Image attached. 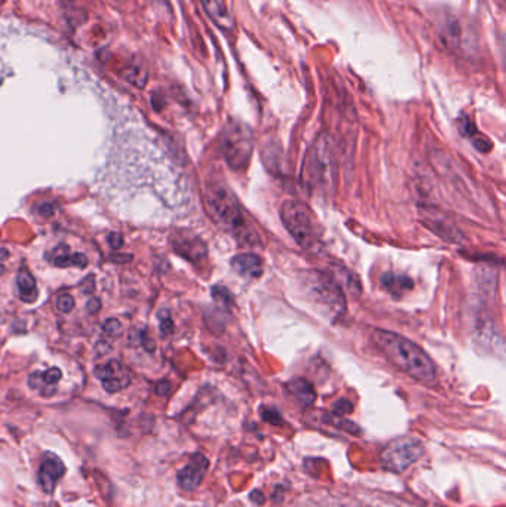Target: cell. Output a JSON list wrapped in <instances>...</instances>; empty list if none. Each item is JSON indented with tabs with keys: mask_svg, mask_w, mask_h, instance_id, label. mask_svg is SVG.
I'll return each instance as SVG.
<instances>
[{
	"mask_svg": "<svg viewBox=\"0 0 506 507\" xmlns=\"http://www.w3.org/2000/svg\"><path fill=\"white\" fill-rule=\"evenodd\" d=\"M373 340L383 355L402 373L422 383H432L437 378V368L429 355L419 344L400 334L376 330Z\"/></svg>",
	"mask_w": 506,
	"mask_h": 507,
	"instance_id": "cell-1",
	"label": "cell"
},
{
	"mask_svg": "<svg viewBox=\"0 0 506 507\" xmlns=\"http://www.w3.org/2000/svg\"><path fill=\"white\" fill-rule=\"evenodd\" d=\"M206 210L214 223L229 233L242 245L260 247L261 239L247 220L241 205L228 188L220 184H210L205 192Z\"/></svg>",
	"mask_w": 506,
	"mask_h": 507,
	"instance_id": "cell-2",
	"label": "cell"
},
{
	"mask_svg": "<svg viewBox=\"0 0 506 507\" xmlns=\"http://www.w3.org/2000/svg\"><path fill=\"white\" fill-rule=\"evenodd\" d=\"M284 227L297 245L303 249H315L321 242V227L309 208L299 201H285L279 210Z\"/></svg>",
	"mask_w": 506,
	"mask_h": 507,
	"instance_id": "cell-3",
	"label": "cell"
},
{
	"mask_svg": "<svg viewBox=\"0 0 506 507\" xmlns=\"http://www.w3.org/2000/svg\"><path fill=\"white\" fill-rule=\"evenodd\" d=\"M303 177L309 186L318 190H327L336 181V166H334V156L330 140L322 135L315 141L313 146L306 153Z\"/></svg>",
	"mask_w": 506,
	"mask_h": 507,
	"instance_id": "cell-4",
	"label": "cell"
},
{
	"mask_svg": "<svg viewBox=\"0 0 506 507\" xmlns=\"http://www.w3.org/2000/svg\"><path fill=\"white\" fill-rule=\"evenodd\" d=\"M304 277L307 295L316 306L327 312L331 319H336L345 313V293L330 275L322 273V271H309Z\"/></svg>",
	"mask_w": 506,
	"mask_h": 507,
	"instance_id": "cell-5",
	"label": "cell"
},
{
	"mask_svg": "<svg viewBox=\"0 0 506 507\" xmlns=\"http://www.w3.org/2000/svg\"><path fill=\"white\" fill-rule=\"evenodd\" d=\"M220 151L232 169H245L252 155L251 131L241 123H229L221 134Z\"/></svg>",
	"mask_w": 506,
	"mask_h": 507,
	"instance_id": "cell-6",
	"label": "cell"
},
{
	"mask_svg": "<svg viewBox=\"0 0 506 507\" xmlns=\"http://www.w3.org/2000/svg\"><path fill=\"white\" fill-rule=\"evenodd\" d=\"M424 454L423 442L413 436H402L389 442L382 452V463L392 472H404Z\"/></svg>",
	"mask_w": 506,
	"mask_h": 507,
	"instance_id": "cell-7",
	"label": "cell"
},
{
	"mask_svg": "<svg viewBox=\"0 0 506 507\" xmlns=\"http://www.w3.org/2000/svg\"><path fill=\"white\" fill-rule=\"evenodd\" d=\"M95 377L100 380L104 391L108 393H117L130 386L131 378L128 371L119 360H108L95 368Z\"/></svg>",
	"mask_w": 506,
	"mask_h": 507,
	"instance_id": "cell-8",
	"label": "cell"
},
{
	"mask_svg": "<svg viewBox=\"0 0 506 507\" xmlns=\"http://www.w3.org/2000/svg\"><path fill=\"white\" fill-rule=\"evenodd\" d=\"M66 473V465L58 456L52 454V452H47L43 456L39 470H38V482L42 488L43 493L52 494L56 490L57 484L60 479Z\"/></svg>",
	"mask_w": 506,
	"mask_h": 507,
	"instance_id": "cell-9",
	"label": "cell"
},
{
	"mask_svg": "<svg viewBox=\"0 0 506 507\" xmlns=\"http://www.w3.org/2000/svg\"><path fill=\"white\" fill-rule=\"evenodd\" d=\"M208 467H210V461L208 458L201 454V452H196L189 460V463L180 470L177 475V484L184 491H193L197 486L201 485L204 481L205 473L208 472Z\"/></svg>",
	"mask_w": 506,
	"mask_h": 507,
	"instance_id": "cell-10",
	"label": "cell"
},
{
	"mask_svg": "<svg viewBox=\"0 0 506 507\" xmlns=\"http://www.w3.org/2000/svg\"><path fill=\"white\" fill-rule=\"evenodd\" d=\"M423 217V223L426 227H429L433 233H437L439 238L450 240L451 243H457L460 240H463L462 233L455 227V224L447 220L446 215H442L441 212L435 210H423L422 211Z\"/></svg>",
	"mask_w": 506,
	"mask_h": 507,
	"instance_id": "cell-11",
	"label": "cell"
},
{
	"mask_svg": "<svg viewBox=\"0 0 506 507\" xmlns=\"http://www.w3.org/2000/svg\"><path fill=\"white\" fill-rule=\"evenodd\" d=\"M173 247L178 256L192 262H201L206 257L205 243L193 234H178L173 240Z\"/></svg>",
	"mask_w": 506,
	"mask_h": 507,
	"instance_id": "cell-12",
	"label": "cell"
},
{
	"mask_svg": "<svg viewBox=\"0 0 506 507\" xmlns=\"http://www.w3.org/2000/svg\"><path fill=\"white\" fill-rule=\"evenodd\" d=\"M61 369L56 367L47 369L45 373L36 371L29 377V386L34 391H38L42 396L48 397L57 392V383L61 380Z\"/></svg>",
	"mask_w": 506,
	"mask_h": 507,
	"instance_id": "cell-13",
	"label": "cell"
},
{
	"mask_svg": "<svg viewBox=\"0 0 506 507\" xmlns=\"http://www.w3.org/2000/svg\"><path fill=\"white\" fill-rule=\"evenodd\" d=\"M230 262L233 270L245 279H257L263 275V260L256 254H238Z\"/></svg>",
	"mask_w": 506,
	"mask_h": 507,
	"instance_id": "cell-14",
	"label": "cell"
},
{
	"mask_svg": "<svg viewBox=\"0 0 506 507\" xmlns=\"http://www.w3.org/2000/svg\"><path fill=\"white\" fill-rule=\"evenodd\" d=\"M330 276L336 280L339 286L345 291L350 293L352 295L359 297L361 295V280L354 271L349 270L345 264H341L339 261H331L330 262Z\"/></svg>",
	"mask_w": 506,
	"mask_h": 507,
	"instance_id": "cell-15",
	"label": "cell"
},
{
	"mask_svg": "<svg viewBox=\"0 0 506 507\" xmlns=\"http://www.w3.org/2000/svg\"><path fill=\"white\" fill-rule=\"evenodd\" d=\"M201 3L205 9L206 15L211 18L215 25H219L220 29L226 32L233 30V27H234L233 18L220 0H201Z\"/></svg>",
	"mask_w": 506,
	"mask_h": 507,
	"instance_id": "cell-16",
	"label": "cell"
},
{
	"mask_svg": "<svg viewBox=\"0 0 506 507\" xmlns=\"http://www.w3.org/2000/svg\"><path fill=\"white\" fill-rule=\"evenodd\" d=\"M381 284L385 291L394 295L395 298L402 297L405 293L411 291L413 280L404 275H396L389 271V273H383L381 277Z\"/></svg>",
	"mask_w": 506,
	"mask_h": 507,
	"instance_id": "cell-17",
	"label": "cell"
},
{
	"mask_svg": "<svg viewBox=\"0 0 506 507\" xmlns=\"http://www.w3.org/2000/svg\"><path fill=\"white\" fill-rule=\"evenodd\" d=\"M288 392H290L302 406H312L315 399H316V393L313 386L306 382L304 378H294L291 382H288L287 384Z\"/></svg>",
	"mask_w": 506,
	"mask_h": 507,
	"instance_id": "cell-18",
	"label": "cell"
},
{
	"mask_svg": "<svg viewBox=\"0 0 506 507\" xmlns=\"http://www.w3.org/2000/svg\"><path fill=\"white\" fill-rule=\"evenodd\" d=\"M18 288H20L21 298L27 303H32L36 297H38V293H36V280L32 276L30 271L23 270L20 275H18Z\"/></svg>",
	"mask_w": 506,
	"mask_h": 507,
	"instance_id": "cell-19",
	"label": "cell"
},
{
	"mask_svg": "<svg viewBox=\"0 0 506 507\" xmlns=\"http://www.w3.org/2000/svg\"><path fill=\"white\" fill-rule=\"evenodd\" d=\"M122 77L126 80V82L137 86L140 89H143L144 86L147 85V71L144 69H140V67H130L126 69L123 73H122Z\"/></svg>",
	"mask_w": 506,
	"mask_h": 507,
	"instance_id": "cell-20",
	"label": "cell"
},
{
	"mask_svg": "<svg viewBox=\"0 0 506 507\" xmlns=\"http://www.w3.org/2000/svg\"><path fill=\"white\" fill-rule=\"evenodd\" d=\"M211 294H213L214 300L219 304H221L223 307H230L233 304V295L229 293L228 288L214 286Z\"/></svg>",
	"mask_w": 506,
	"mask_h": 507,
	"instance_id": "cell-21",
	"label": "cell"
},
{
	"mask_svg": "<svg viewBox=\"0 0 506 507\" xmlns=\"http://www.w3.org/2000/svg\"><path fill=\"white\" fill-rule=\"evenodd\" d=\"M73 307H75V298L70 294H62L61 297H58L57 309L61 313H70L71 310H73Z\"/></svg>",
	"mask_w": 506,
	"mask_h": 507,
	"instance_id": "cell-22",
	"label": "cell"
},
{
	"mask_svg": "<svg viewBox=\"0 0 506 507\" xmlns=\"http://www.w3.org/2000/svg\"><path fill=\"white\" fill-rule=\"evenodd\" d=\"M261 417H263L265 421L274 424V425H279L282 424V415L279 414V411H276L275 408H267L263 412H261Z\"/></svg>",
	"mask_w": 506,
	"mask_h": 507,
	"instance_id": "cell-23",
	"label": "cell"
},
{
	"mask_svg": "<svg viewBox=\"0 0 506 507\" xmlns=\"http://www.w3.org/2000/svg\"><path fill=\"white\" fill-rule=\"evenodd\" d=\"M352 410H354V406H352V404L346 399H341V401H337L336 404L333 405V412L334 415H337V417H340V415H346L349 412H352Z\"/></svg>",
	"mask_w": 506,
	"mask_h": 507,
	"instance_id": "cell-24",
	"label": "cell"
},
{
	"mask_svg": "<svg viewBox=\"0 0 506 507\" xmlns=\"http://www.w3.org/2000/svg\"><path fill=\"white\" fill-rule=\"evenodd\" d=\"M104 332L108 334V336H110V337L119 336V334L122 332V327H121L119 321H117V319H108V321H106V323H104Z\"/></svg>",
	"mask_w": 506,
	"mask_h": 507,
	"instance_id": "cell-25",
	"label": "cell"
},
{
	"mask_svg": "<svg viewBox=\"0 0 506 507\" xmlns=\"http://www.w3.org/2000/svg\"><path fill=\"white\" fill-rule=\"evenodd\" d=\"M174 331V322L171 321L169 316H167V318H162L160 319V334L164 337L169 336V334H173Z\"/></svg>",
	"mask_w": 506,
	"mask_h": 507,
	"instance_id": "cell-26",
	"label": "cell"
},
{
	"mask_svg": "<svg viewBox=\"0 0 506 507\" xmlns=\"http://www.w3.org/2000/svg\"><path fill=\"white\" fill-rule=\"evenodd\" d=\"M474 147L478 150V151H483V153H487L492 150V143L484 138V137H480V138H474Z\"/></svg>",
	"mask_w": 506,
	"mask_h": 507,
	"instance_id": "cell-27",
	"label": "cell"
},
{
	"mask_svg": "<svg viewBox=\"0 0 506 507\" xmlns=\"http://www.w3.org/2000/svg\"><path fill=\"white\" fill-rule=\"evenodd\" d=\"M108 245L113 249H119L123 247V236L121 233H110L108 234Z\"/></svg>",
	"mask_w": 506,
	"mask_h": 507,
	"instance_id": "cell-28",
	"label": "cell"
},
{
	"mask_svg": "<svg viewBox=\"0 0 506 507\" xmlns=\"http://www.w3.org/2000/svg\"><path fill=\"white\" fill-rule=\"evenodd\" d=\"M155 392L159 396H168L169 392H171V384H169V382H167V380H162V382H159L156 384Z\"/></svg>",
	"mask_w": 506,
	"mask_h": 507,
	"instance_id": "cell-29",
	"label": "cell"
},
{
	"mask_svg": "<svg viewBox=\"0 0 506 507\" xmlns=\"http://www.w3.org/2000/svg\"><path fill=\"white\" fill-rule=\"evenodd\" d=\"M100 309H101L100 298H91V300H89L88 304H86V310H88V313H91V314L98 313V312H100Z\"/></svg>",
	"mask_w": 506,
	"mask_h": 507,
	"instance_id": "cell-30",
	"label": "cell"
},
{
	"mask_svg": "<svg viewBox=\"0 0 506 507\" xmlns=\"http://www.w3.org/2000/svg\"><path fill=\"white\" fill-rule=\"evenodd\" d=\"M80 286H82V291H84L85 294H91V293L94 291V289H95V280H94V276H88V277L84 280L82 285H80Z\"/></svg>",
	"mask_w": 506,
	"mask_h": 507,
	"instance_id": "cell-31",
	"label": "cell"
},
{
	"mask_svg": "<svg viewBox=\"0 0 506 507\" xmlns=\"http://www.w3.org/2000/svg\"><path fill=\"white\" fill-rule=\"evenodd\" d=\"M73 264L79 269H85L88 264V258L85 257V254H73Z\"/></svg>",
	"mask_w": 506,
	"mask_h": 507,
	"instance_id": "cell-32",
	"label": "cell"
},
{
	"mask_svg": "<svg viewBox=\"0 0 506 507\" xmlns=\"http://www.w3.org/2000/svg\"><path fill=\"white\" fill-rule=\"evenodd\" d=\"M38 211L42 217H45V219H48V217H51L53 214V205L48 203V202L40 203L39 208H38Z\"/></svg>",
	"mask_w": 506,
	"mask_h": 507,
	"instance_id": "cell-33",
	"label": "cell"
},
{
	"mask_svg": "<svg viewBox=\"0 0 506 507\" xmlns=\"http://www.w3.org/2000/svg\"><path fill=\"white\" fill-rule=\"evenodd\" d=\"M112 261H115V262H130V261H132V254H112Z\"/></svg>",
	"mask_w": 506,
	"mask_h": 507,
	"instance_id": "cell-34",
	"label": "cell"
},
{
	"mask_svg": "<svg viewBox=\"0 0 506 507\" xmlns=\"http://www.w3.org/2000/svg\"><path fill=\"white\" fill-rule=\"evenodd\" d=\"M143 346H144V349H146L147 351H153V350L156 349V343L153 341V340L147 336V334H143Z\"/></svg>",
	"mask_w": 506,
	"mask_h": 507,
	"instance_id": "cell-35",
	"label": "cell"
},
{
	"mask_svg": "<svg viewBox=\"0 0 506 507\" xmlns=\"http://www.w3.org/2000/svg\"><path fill=\"white\" fill-rule=\"evenodd\" d=\"M9 258V252L6 249H0V260H6Z\"/></svg>",
	"mask_w": 506,
	"mask_h": 507,
	"instance_id": "cell-36",
	"label": "cell"
},
{
	"mask_svg": "<svg viewBox=\"0 0 506 507\" xmlns=\"http://www.w3.org/2000/svg\"><path fill=\"white\" fill-rule=\"evenodd\" d=\"M5 271H6V269L2 266V264H0V275H2V273H5Z\"/></svg>",
	"mask_w": 506,
	"mask_h": 507,
	"instance_id": "cell-37",
	"label": "cell"
}]
</instances>
